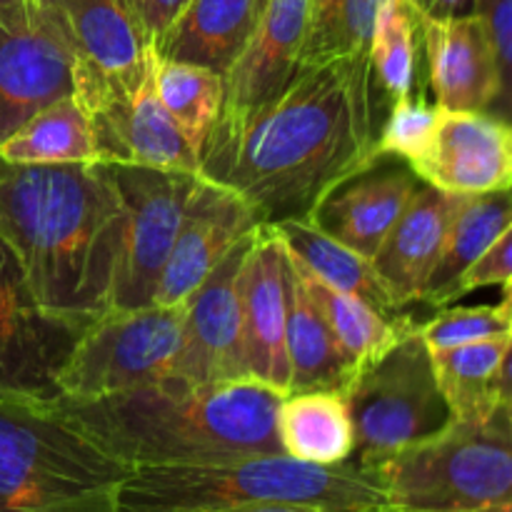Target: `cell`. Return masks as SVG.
Listing matches in <instances>:
<instances>
[{"instance_id": "obj_1", "label": "cell", "mask_w": 512, "mask_h": 512, "mask_svg": "<svg viewBox=\"0 0 512 512\" xmlns=\"http://www.w3.org/2000/svg\"><path fill=\"white\" fill-rule=\"evenodd\" d=\"M378 83L370 60L333 58L295 70L283 90L220 113L198 175L238 195L260 225L310 218L378 155Z\"/></svg>"}, {"instance_id": "obj_2", "label": "cell", "mask_w": 512, "mask_h": 512, "mask_svg": "<svg viewBox=\"0 0 512 512\" xmlns=\"http://www.w3.org/2000/svg\"><path fill=\"white\" fill-rule=\"evenodd\" d=\"M125 208L105 163L0 160V235L43 310L88 325L110 310Z\"/></svg>"}, {"instance_id": "obj_3", "label": "cell", "mask_w": 512, "mask_h": 512, "mask_svg": "<svg viewBox=\"0 0 512 512\" xmlns=\"http://www.w3.org/2000/svg\"><path fill=\"white\" fill-rule=\"evenodd\" d=\"M280 398L283 393L248 378L193 383L165 375L105 398H58L53 408L100 450L133 470L283 453Z\"/></svg>"}, {"instance_id": "obj_4", "label": "cell", "mask_w": 512, "mask_h": 512, "mask_svg": "<svg viewBox=\"0 0 512 512\" xmlns=\"http://www.w3.org/2000/svg\"><path fill=\"white\" fill-rule=\"evenodd\" d=\"M253 503H303L328 512L388 510L383 493L355 463H300L285 453L195 465L133 468L115 512H218Z\"/></svg>"}, {"instance_id": "obj_5", "label": "cell", "mask_w": 512, "mask_h": 512, "mask_svg": "<svg viewBox=\"0 0 512 512\" xmlns=\"http://www.w3.org/2000/svg\"><path fill=\"white\" fill-rule=\"evenodd\" d=\"M128 475L53 403L0 398V512H115Z\"/></svg>"}, {"instance_id": "obj_6", "label": "cell", "mask_w": 512, "mask_h": 512, "mask_svg": "<svg viewBox=\"0 0 512 512\" xmlns=\"http://www.w3.org/2000/svg\"><path fill=\"white\" fill-rule=\"evenodd\" d=\"M365 473L390 512H512V408L453 418Z\"/></svg>"}, {"instance_id": "obj_7", "label": "cell", "mask_w": 512, "mask_h": 512, "mask_svg": "<svg viewBox=\"0 0 512 512\" xmlns=\"http://www.w3.org/2000/svg\"><path fill=\"white\" fill-rule=\"evenodd\" d=\"M343 398L355 433L350 463L363 470L453 420L418 325L388 353L360 368Z\"/></svg>"}, {"instance_id": "obj_8", "label": "cell", "mask_w": 512, "mask_h": 512, "mask_svg": "<svg viewBox=\"0 0 512 512\" xmlns=\"http://www.w3.org/2000/svg\"><path fill=\"white\" fill-rule=\"evenodd\" d=\"M180 330L183 305L110 308L85 325L70 350L58 378L60 398L95 400L165 378L180 348Z\"/></svg>"}, {"instance_id": "obj_9", "label": "cell", "mask_w": 512, "mask_h": 512, "mask_svg": "<svg viewBox=\"0 0 512 512\" xmlns=\"http://www.w3.org/2000/svg\"><path fill=\"white\" fill-rule=\"evenodd\" d=\"M105 165L125 208L123 245L110 308H148L153 305L160 270L168 260L200 175L143 165Z\"/></svg>"}, {"instance_id": "obj_10", "label": "cell", "mask_w": 512, "mask_h": 512, "mask_svg": "<svg viewBox=\"0 0 512 512\" xmlns=\"http://www.w3.org/2000/svg\"><path fill=\"white\" fill-rule=\"evenodd\" d=\"M73 100L88 118L98 163L198 175V155L160 100L158 55L140 73Z\"/></svg>"}, {"instance_id": "obj_11", "label": "cell", "mask_w": 512, "mask_h": 512, "mask_svg": "<svg viewBox=\"0 0 512 512\" xmlns=\"http://www.w3.org/2000/svg\"><path fill=\"white\" fill-rule=\"evenodd\" d=\"M85 325L43 310L0 235V398L53 403L58 378Z\"/></svg>"}, {"instance_id": "obj_12", "label": "cell", "mask_w": 512, "mask_h": 512, "mask_svg": "<svg viewBox=\"0 0 512 512\" xmlns=\"http://www.w3.org/2000/svg\"><path fill=\"white\" fill-rule=\"evenodd\" d=\"M73 63V98L140 73L155 48L128 0H33Z\"/></svg>"}, {"instance_id": "obj_13", "label": "cell", "mask_w": 512, "mask_h": 512, "mask_svg": "<svg viewBox=\"0 0 512 512\" xmlns=\"http://www.w3.org/2000/svg\"><path fill=\"white\" fill-rule=\"evenodd\" d=\"M258 228L240 238L183 303L180 348L170 375H180L193 383L245 380L240 280Z\"/></svg>"}, {"instance_id": "obj_14", "label": "cell", "mask_w": 512, "mask_h": 512, "mask_svg": "<svg viewBox=\"0 0 512 512\" xmlns=\"http://www.w3.org/2000/svg\"><path fill=\"white\" fill-rule=\"evenodd\" d=\"M293 263L270 225H260L243 265L240 280V323H243V378L278 393L290 390L288 333Z\"/></svg>"}, {"instance_id": "obj_15", "label": "cell", "mask_w": 512, "mask_h": 512, "mask_svg": "<svg viewBox=\"0 0 512 512\" xmlns=\"http://www.w3.org/2000/svg\"><path fill=\"white\" fill-rule=\"evenodd\" d=\"M420 48L428 60V83L443 110L508 113L510 75L500 65L483 23L470 15H418Z\"/></svg>"}, {"instance_id": "obj_16", "label": "cell", "mask_w": 512, "mask_h": 512, "mask_svg": "<svg viewBox=\"0 0 512 512\" xmlns=\"http://www.w3.org/2000/svg\"><path fill=\"white\" fill-rule=\"evenodd\" d=\"M410 168L448 195L505 193L512 183L508 120L488 110H443L428 153Z\"/></svg>"}, {"instance_id": "obj_17", "label": "cell", "mask_w": 512, "mask_h": 512, "mask_svg": "<svg viewBox=\"0 0 512 512\" xmlns=\"http://www.w3.org/2000/svg\"><path fill=\"white\" fill-rule=\"evenodd\" d=\"M258 225L253 210L238 195L198 178L173 248L160 270L153 305H183L223 255Z\"/></svg>"}, {"instance_id": "obj_18", "label": "cell", "mask_w": 512, "mask_h": 512, "mask_svg": "<svg viewBox=\"0 0 512 512\" xmlns=\"http://www.w3.org/2000/svg\"><path fill=\"white\" fill-rule=\"evenodd\" d=\"M420 188L423 180L405 160L383 155L325 195L310 220L338 243L373 258Z\"/></svg>"}, {"instance_id": "obj_19", "label": "cell", "mask_w": 512, "mask_h": 512, "mask_svg": "<svg viewBox=\"0 0 512 512\" xmlns=\"http://www.w3.org/2000/svg\"><path fill=\"white\" fill-rule=\"evenodd\" d=\"M73 95V63L38 15L23 28L0 23V143L35 113Z\"/></svg>"}, {"instance_id": "obj_20", "label": "cell", "mask_w": 512, "mask_h": 512, "mask_svg": "<svg viewBox=\"0 0 512 512\" xmlns=\"http://www.w3.org/2000/svg\"><path fill=\"white\" fill-rule=\"evenodd\" d=\"M305 30L308 0H265L243 53L223 75L225 98L220 113L248 110L283 90L300 68Z\"/></svg>"}, {"instance_id": "obj_21", "label": "cell", "mask_w": 512, "mask_h": 512, "mask_svg": "<svg viewBox=\"0 0 512 512\" xmlns=\"http://www.w3.org/2000/svg\"><path fill=\"white\" fill-rule=\"evenodd\" d=\"M455 198L458 195H448L423 183L370 258L380 283L400 310H408L423 298Z\"/></svg>"}, {"instance_id": "obj_22", "label": "cell", "mask_w": 512, "mask_h": 512, "mask_svg": "<svg viewBox=\"0 0 512 512\" xmlns=\"http://www.w3.org/2000/svg\"><path fill=\"white\" fill-rule=\"evenodd\" d=\"M263 5L265 0H190L155 43V55L225 75L253 35Z\"/></svg>"}, {"instance_id": "obj_23", "label": "cell", "mask_w": 512, "mask_h": 512, "mask_svg": "<svg viewBox=\"0 0 512 512\" xmlns=\"http://www.w3.org/2000/svg\"><path fill=\"white\" fill-rule=\"evenodd\" d=\"M510 345L512 333L430 350L435 378L455 420H488L512 408Z\"/></svg>"}, {"instance_id": "obj_24", "label": "cell", "mask_w": 512, "mask_h": 512, "mask_svg": "<svg viewBox=\"0 0 512 512\" xmlns=\"http://www.w3.org/2000/svg\"><path fill=\"white\" fill-rule=\"evenodd\" d=\"M508 228H512L510 190L458 195L420 303L430 308H445L453 303V290L460 275Z\"/></svg>"}, {"instance_id": "obj_25", "label": "cell", "mask_w": 512, "mask_h": 512, "mask_svg": "<svg viewBox=\"0 0 512 512\" xmlns=\"http://www.w3.org/2000/svg\"><path fill=\"white\" fill-rule=\"evenodd\" d=\"M280 450L300 463L333 468L353 458L355 433L348 403L333 390L285 393L278 405Z\"/></svg>"}, {"instance_id": "obj_26", "label": "cell", "mask_w": 512, "mask_h": 512, "mask_svg": "<svg viewBox=\"0 0 512 512\" xmlns=\"http://www.w3.org/2000/svg\"><path fill=\"white\" fill-rule=\"evenodd\" d=\"M270 228L283 240L290 258L310 275H315L320 283L365 300L385 318H403L405 315V310H400L388 290L383 288L370 258L330 238L310 218L283 220Z\"/></svg>"}, {"instance_id": "obj_27", "label": "cell", "mask_w": 512, "mask_h": 512, "mask_svg": "<svg viewBox=\"0 0 512 512\" xmlns=\"http://www.w3.org/2000/svg\"><path fill=\"white\" fill-rule=\"evenodd\" d=\"M293 263V260H290ZM285 353H288L290 390H333L345 395L355 370L345 360L333 330L325 323L315 300L305 293L293 268V290H290L288 333H285Z\"/></svg>"}, {"instance_id": "obj_28", "label": "cell", "mask_w": 512, "mask_h": 512, "mask_svg": "<svg viewBox=\"0 0 512 512\" xmlns=\"http://www.w3.org/2000/svg\"><path fill=\"white\" fill-rule=\"evenodd\" d=\"M293 268L298 280L303 283L305 293L315 300L318 310L323 313L325 323L333 330L345 360H348L355 373L373 363V360H378L383 353H388L405 333H410L418 325L408 315H403V318H385L383 313H378L365 300L340 293V290L320 283L315 275L300 268L295 260Z\"/></svg>"}, {"instance_id": "obj_29", "label": "cell", "mask_w": 512, "mask_h": 512, "mask_svg": "<svg viewBox=\"0 0 512 512\" xmlns=\"http://www.w3.org/2000/svg\"><path fill=\"white\" fill-rule=\"evenodd\" d=\"M0 160L15 165L98 163L93 133L73 95L35 113L0 143Z\"/></svg>"}, {"instance_id": "obj_30", "label": "cell", "mask_w": 512, "mask_h": 512, "mask_svg": "<svg viewBox=\"0 0 512 512\" xmlns=\"http://www.w3.org/2000/svg\"><path fill=\"white\" fill-rule=\"evenodd\" d=\"M158 93L200 160L205 138L223 110V75L203 65L158 58Z\"/></svg>"}, {"instance_id": "obj_31", "label": "cell", "mask_w": 512, "mask_h": 512, "mask_svg": "<svg viewBox=\"0 0 512 512\" xmlns=\"http://www.w3.org/2000/svg\"><path fill=\"white\" fill-rule=\"evenodd\" d=\"M370 68L390 100L415 95L420 60V28L408 0H385L370 38Z\"/></svg>"}, {"instance_id": "obj_32", "label": "cell", "mask_w": 512, "mask_h": 512, "mask_svg": "<svg viewBox=\"0 0 512 512\" xmlns=\"http://www.w3.org/2000/svg\"><path fill=\"white\" fill-rule=\"evenodd\" d=\"M418 333L428 350H445L455 345L478 343L512 333L510 285H503V300L495 305L475 308H445L425 323H418Z\"/></svg>"}, {"instance_id": "obj_33", "label": "cell", "mask_w": 512, "mask_h": 512, "mask_svg": "<svg viewBox=\"0 0 512 512\" xmlns=\"http://www.w3.org/2000/svg\"><path fill=\"white\" fill-rule=\"evenodd\" d=\"M440 115H443V108L428 103L423 95L395 98L388 115L380 120L378 155L400 158L408 165L420 160L433 143Z\"/></svg>"}, {"instance_id": "obj_34", "label": "cell", "mask_w": 512, "mask_h": 512, "mask_svg": "<svg viewBox=\"0 0 512 512\" xmlns=\"http://www.w3.org/2000/svg\"><path fill=\"white\" fill-rule=\"evenodd\" d=\"M343 5L345 0H308V30H305L303 53H300V68L338 58Z\"/></svg>"}, {"instance_id": "obj_35", "label": "cell", "mask_w": 512, "mask_h": 512, "mask_svg": "<svg viewBox=\"0 0 512 512\" xmlns=\"http://www.w3.org/2000/svg\"><path fill=\"white\" fill-rule=\"evenodd\" d=\"M512 280V228L505 230L490 248H485L458 278L453 300L488 285H510Z\"/></svg>"}, {"instance_id": "obj_36", "label": "cell", "mask_w": 512, "mask_h": 512, "mask_svg": "<svg viewBox=\"0 0 512 512\" xmlns=\"http://www.w3.org/2000/svg\"><path fill=\"white\" fill-rule=\"evenodd\" d=\"M385 0H345L340 15L338 58L370 60L368 48L373 38L375 20Z\"/></svg>"}, {"instance_id": "obj_37", "label": "cell", "mask_w": 512, "mask_h": 512, "mask_svg": "<svg viewBox=\"0 0 512 512\" xmlns=\"http://www.w3.org/2000/svg\"><path fill=\"white\" fill-rule=\"evenodd\" d=\"M473 15L483 23L505 73L512 65V0H473Z\"/></svg>"}, {"instance_id": "obj_38", "label": "cell", "mask_w": 512, "mask_h": 512, "mask_svg": "<svg viewBox=\"0 0 512 512\" xmlns=\"http://www.w3.org/2000/svg\"><path fill=\"white\" fill-rule=\"evenodd\" d=\"M188 3L190 0H128L135 20L140 23L143 33L148 35L153 48L168 33V28L178 20V15L183 13Z\"/></svg>"}, {"instance_id": "obj_39", "label": "cell", "mask_w": 512, "mask_h": 512, "mask_svg": "<svg viewBox=\"0 0 512 512\" xmlns=\"http://www.w3.org/2000/svg\"><path fill=\"white\" fill-rule=\"evenodd\" d=\"M410 8L428 18H455L473 13V0H408Z\"/></svg>"}, {"instance_id": "obj_40", "label": "cell", "mask_w": 512, "mask_h": 512, "mask_svg": "<svg viewBox=\"0 0 512 512\" xmlns=\"http://www.w3.org/2000/svg\"><path fill=\"white\" fill-rule=\"evenodd\" d=\"M38 20L33 0H0V23L8 28H23Z\"/></svg>"}, {"instance_id": "obj_41", "label": "cell", "mask_w": 512, "mask_h": 512, "mask_svg": "<svg viewBox=\"0 0 512 512\" xmlns=\"http://www.w3.org/2000/svg\"><path fill=\"white\" fill-rule=\"evenodd\" d=\"M218 512H328L315 505L303 503H253V505H240V508H228Z\"/></svg>"}, {"instance_id": "obj_42", "label": "cell", "mask_w": 512, "mask_h": 512, "mask_svg": "<svg viewBox=\"0 0 512 512\" xmlns=\"http://www.w3.org/2000/svg\"><path fill=\"white\" fill-rule=\"evenodd\" d=\"M378 512H390V510H378Z\"/></svg>"}]
</instances>
